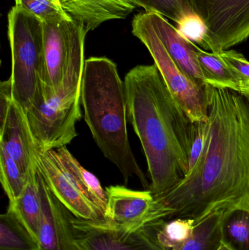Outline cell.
I'll list each match as a JSON object with an SVG mask.
<instances>
[{
  "mask_svg": "<svg viewBox=\"0 0 249 250\" xmlns=\"http://www.w3.org/2000/svg\"><path fill=\"white\" fill-rule=\"evenodd\" d=\"M209 132L192 173L157 196L169 220H200L217 209L249 210V96L206 87Z\"/></svg>",
  "mask_w": 249,
  "mask_h": 250,
  "instance_id": "1",
  "label": "cell"
},
{
  "mask_svg": "<svg viewBox=\"0 0 249 250\" xmlns=\"http://www.w3.org/2000/svg\"><path fill=\"white\" fill-rule=\"evenodd\" d=\"M124 82L127 117L146 156L149 190L160 196L188 173L194 123L174 99L154 64L133 67Z\"/></svg>",
  "mask_w": 249,
  "mask_h": 250,
  "instance_id": "2",
  "label": "cell"
},
{
  "mask_svg": "<svg viewBox=\"0 0 249 250\" xmlns=\"http://www.w3.org/2000/svg\"><path fill=\"white\" fill-rule=\"evenodd\" d=\"M80 102L95 143L118 167L125 183L135 176L149 189L150 185L130 146L125 85L112 60L106 57L85 60Z\"/></svg>",
  "mask_w": 249,
  "mask_h": 250,
  "instance_id": "3",
  "label": "cell"
},
{
  "mask_svg": "<svg viewBox=\"0 0 249 250\" xmlns=\"http://www.w3.org/2000/svg\"><path fill=\"white\" fill-rule=\"evenodd\" d=\"M84 62L82 57L70 62L56 92L47 89L41 82L25 114L37 149H57L77 137L76 125L81 118L80 93Z\"/></svg>",
  "mask_w": 249,
  "mask_h": 250,
  "instance_id": "4",
  "label": "cell"
},
{
  "mask_svg": "<svg viewBox=\"0 0 249 250\" xmlns=\"http://www.w3.org/2000/svg\"><path fill=\"white\" fill-rule=\"evenodd\" d=\"M13 100L26 114L42 82L45 63L43 22L15 5L8 13Z\"/></svg>",
  "mask_w": 249,
  "mask_h": 250,
  "instance_id": "5",
  "label": "cell"
},
{
  "mask_svg": "<svg viewBox=\"0 0 249 250\" xmlns=\"http://www.w3.org/2000/svg\"><path fill=\"white\" fill-rule=\"evenodd\" d=\"M133 34L149 50L165 84L186 115L193 123L209 119L206 87L196 83L171 58L144 13L133 20Z\"/></svg>",
  "mask_w": 249,
  "mask_h": 250,
  "instance_id": "6",
  "label": "cell"
},
{
  "mask_svg": "<svg viewBox=\"0 0 249 250\" xmlns=\"http://www.w3.org/2000/svg\"><path fill=\"white\" fill-rule=\"evenodd\" d=\"M206 28V50L219 54L249 38V0H190Z\"/></svg>",
  "mask_w": 249,
  "mask_h": 250,
  "instance_id": "7",
  "label": "cell"
},
{
  "mask_svg": "<svg viewBox=\"0 0 249 250\" xmlns=\"http://www.w3.org/2000/svg\"><path fill=\"white\" fill-rule=\"evenodd\" d=\"M108 209L103 220L113 227L130 231L152 222L168 220L171 212L149 189L133 190L124 186L107 188Z\"/></svg>",
  "mask_w": 249,
  "mask_h": 250,
  "instance_id": "8",
  "label": "cell"
},
{
  "mask_svg": "<svg viewBox=\"0 0 249 250\" xmlns=\"http://www.w3.org/2000/svg\"><path fill=\"white\" fill-rule=\"evenodd\" d=\"M44 63L42 83L56 92L61 85L66 70L76 53L84 47L88 31L75 21L55 23H43Z\"/></svg>",
  "mask_w": 249,
  "mask_h": 250,
  "instance_id": "9",
  "label": "cell"
},
{
  "mask_svg": "<svg viewBox=\"0 0 249 250\" xmlns=\"http://www.w3.org/2000/svg\"><path fill=\"white\" fill-rule=\"evenodd\" d=\"M73 223L80 250H167L146 227L125 231L103 219L87 220L75 216Z\"/></svg>",
  "mask_w": 249,
  "mask_h": 250,
  "instance_id": "10",
  "label": "cell"
},
{
  "mask_svg": "<svg viewBox=\"0 0 249 250\" xmlns=\"http://www.w3.org/2000/svg\"><path fill=\"white\" fill-rule=\"evenodd\" d=\"M37 176L42 204L38 237L39 249L80 250L73 227L74 215L51 192L38 170Z\"/></svg>",
  "mask_w": 249,
  "mask_h": 250,
  "instance_id": "11",
  "label": "cell"
},
{
  "mask_svg": "<svg viewBox=\"0 0 249 250\" xmlns=\"http://www.w3.org/2000/svg\"><path fill=\"white\" fill-rule=\"evenodd\" d=\"M38 170L58 201L79 219H102L99 211L75 185L57 158L55 149L35 151Z\"/></svg>",
  "mask_w": 249,
  "mask_h": 250,
  "instance_id": "12",
  "label": "cell"
},
{
  "mask_svg": "<svg viewBox=\"0 0 249 250\" xmlns=\"http://www.w3.org/2000/svg\"><path fill=\"white\" fill-rule=\"evenodd\" d=\"M0 146L29 176L37 169L36 146L29 129L26 114L13 100L5 120L0 126Z\"/></svg>",
  "mask_w": 249,
  "mask_h": 250,
  "instance_id": "13",
  "label": "cell"
},
{
  "mask_svg": "<svg viewBox=\"0 0 249 250\" xmlns=\"http://www.w3.org/2000/svg\"><path fill=\"white\" fill-rule=\"evenodd\" d=\"M145 16L178 67L196 83L207 86L206 76L196 56V44L183 36L163 16L146 12Z\"/></svg>",
  "mask_w": 249,
  "mask_h": 250,
  "instance_id": "14",
  "label": "cell"
},
{
  "mask_svg": "<svg viewBox=\"0 0 249 250\" xmlns=\"http://www.w3.org/2000/svg\"><path fill=\"white\" fill-rule=\"evenodd\" d=\"M60 6L88 32L108 21L126 19L137 7L133 0H60Z\"/></svg>",
  "mask_w": 249,
  "mask_h": 250,
  "instance_id": "15",
  "label": "cell"
},
{
  "mask_svg": "<svg viewBox=\"0 0 249 250\" xmlns=\"http://www.w3.org/2000/svg\"><path fill=\"white\" fill-rule=\"evenodd\" d=\"M55 152L61 166L75 185L93 204L104 219L108 209V198L106 189H103L100 182L95 175L86 170L78 163L67 147L57 148L55 149Z\"/></svg>",
  "mask_w": 249,
  "mask_h": 250,
  "instance_id": "16",
  "label": "cell"
},
{
  "mask_svg": "<svg viewBox=\"0 0 249 250\" xmlns=\"http://www.w3.org/2000/svg\"><path fill=\"white\" fill-rule=\"evenodd\" d=\"M195 53L208 85L230 89L249 96V87L241 82L233 70L218 54L208 52L197 45Z\"/></svg>",
  "mask_w": 249,
  "mask_h": 250,
  "instance_id": "17",
  "label": "cell"
},
{
  "mask_svg": "<svg viewBox=\"0 0 249 250\" xmlns=\"http://www.w3.org/2000/svg\"><path fill=\"white\" fill-rule=\"evenodd\" d=\"M37 170L38 168L30 173L23 193L14 205H9L8 208L14 211L29 233L38 242L42 204Z\"/></svg>",
  "mask_w": 249,
  "mask_h": 250,
  "instance_id": "18",
  "label": "cell"
},
{
  "mask_svg": "<svg viewBox=\"0 0 249 250\" xmlns=\"http://www.w3.org/2000/svg\"><path fill=\"white\" fill-rule=\"evenodd\" d=\"M227 209H217L194 222L192 233L180 250H217L222 246V220Z\"/></svg>",
  "mask_w": 249,
  "mask_h": 250,
  "instance_id": "19",
  "label": "cell"
},
{
  "mask_svg": "<svg viewBox=\"0 0 249 250\" xmlns=\"http://www.w3.org/2000/svg\"><path fill=\"white\" fill-rule=\"evenodd\" d=\"M0 250H40L38 241L10 208L0 217Z\"/></svg>",
  "mask_w": 249,
  "mask_h": 250,
  "instance_id": "20",
  "label": "cell"
},
{
  "mask_svg": "<svg viewBox=\"0 0 249 250\" xmlns=\"http://www.w3.org/2000/svg\"><path fill=\"white\" fill-rule=\"evenodd\" d=\"M222 243L230 250H249V210L230 208L222 220Z\"/></svg>",
  "mask_w": 249,
  "mask_h": 250,
  "instance_id": "21",
  "label": "cell"
},
{
  "mask_svg": "<svg viewBox=\"0 0 249 250\" xmlns=\"http://www.w3.org/2000/svg\"><path fill=\"white\" fill-rule=\"evenodd\" d=\"M194 220L192 219H172L171 221L156 220L146 225L159 243L167 250H180L189 240Z\"/></svg>",
  "mask_w": 249,
  "mask_h": 250,
  "instance_id": "22",
  "label": "cell"
},
{
  "mask_svg": "<svg viewBox=\"0 0 249 250\" xmlns=\"http://www.w3.org/2000/svg\"><path fill=\"white\" fill-rule=\"evenodd\" d=\"M29 176L23 173L14 159L0 146V181L8 197L9 205H14L20 198L27 185Z\"/></svg>",
  "mask_w": 249,
  "mask_h": 250,
  "instance_id": "23",
  "label": "cell"
},
{
  "mask_svg": "<svg viewBox=\"0 0 249 250\" xmlns=\"http://www.w3.org/2000/svg\"><path fill=\"white\" fill-rule=\"evenodd\" d=\"M146 13H157L181 23L184 19L196 15L190 0H133Z\"/></svg>",
  "mask_w": 249,
  "mask_h": 250,
  "instance_id": "24",
  "label": "cell"
},
{
  "mask_svg": "<svg viewBox=\"0 0 249 250\" xmlns=\"http://www.w3.org/2000/svg\"><path fill=\"white\" fill-rule=\"evenodd\" d=\"M16 6L34 15L45 23L72 21V18L55 3L49 0H14Z\"/></svg>",
  "mask_w": 249,
  "mask_h": 250,
  "instance_id": "25",
  "label": "cell"
},
{
  "mask_svg": "<svg viewBox=\"0 0 249 250\" xmlns=\"http://www.w3.org/2000/svg\"><path fill=\"white\" fill-rule=\"evenodd\" d=\"M209 132L208 121L194 123V138L189 155V171L187 176L194 172L203 158L207 145Z\"/></svg>",
  "mask_w": 249,
  "mask_h": 250,
  "instance_id": "26",
  "label": "cell"
},
{
  "mask_svg": "<svg viewBox=\"0 0 249 250\" xmlns=\"http://www.w3.org/2000/svg\"><path fill=\"white\" fill-rule=\"evenodd\" d=\"M178 32L192 42L201 45L204 49L206 48L207 34L206 28L201 19L197 16H190L178 24Z\"/></svg>",
  "mask_w": 249,
  "mask_h": 250,
  "instance_id": "27",
  "label": "cell"
},
{
  "mask_svg": "<svg viewBox=\"0 0 249 250\" xmlns=\"http://www.w3.org/2000/svg\"><path fill=\"white\" fill-rule=\"evenodd\" d=\"M230 66L241 82L249 87V61L242 54L226 50L216 54Z\"/></svg>",
  "mask_w": 249,
  "mask_h": 250,
  "instance_id": "28",
  "label": "cell"
},
{
  "mask_svg": "<svg viewBox=\"0 0 249 250\" xmlns=\"http://www.w3.org/2000/svg\"><path fill=\"white\" fill-rule=\"evenodd\" d=\"M13 91L10 79L1 82L0 83V121L1 123L5 120L7 111L13 101Z\"/></svg>",
  "mask_w": 249,
  "mask_h": 250,
  "instance_id": "29",
  "label": "cell"
},
{
  "mask_svg": "<svg viewBox=\"0 0 249 250\" xmlns=\"http://www.w3.org/2000/svg\"><path fill=\"white\" fill-rule=\"evenodd\" d=\"M49 1H52V2L55 3L56 4L61 7L60 6V0H49Z\"/></svg>",
  "mask_w": 249,
  "mask_h": 250,
  "instance_id": "30",
  "label": "cell"
},
{
  "mask_svg": "<svg viewBox=\"0 0 249 250\" xmlns=\"http://www.w3.org/2000/svg\"><path fill=\"white\" fill-rule=\"evenodd\" d=\"M217 250H230L228 249L227 247H225V245H222V246L220 247V248H219Z\"/></svg>",
  "mask_w": 249,
  "mask_h": 250,
  "instance_id": "31",
  "label": "cell"
}]
</instances>
